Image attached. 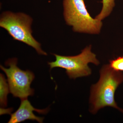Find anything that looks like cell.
<instances>
[{
	"label": "cell",
	"instance_id": "obj_2",
	"mask_svg": "<svg viewBox=\"0 0 123 123\" xmlns=\"http://www.w3.org/2000/svg\"><path fill=\"white\" fill-rule=\"evenodd\" d=\"M64 15L66 23L76 32L98 34L102 23L88 12L84 0H64Z\"/></svg>",
	"mask_w": 123,
	"mask_h": 123
},
{
	"label": "cell",
	"instance_id": "obj_6",
	"mask_svg": "<svg viewBox=\"0 0 123 123\" xmlns=\"http://www.w3.org/2000/svg\"><path fill=\"white\" fill-rule=\"evenodd\" d=\"M48 108L39 110L35 108L27 98L22 99L21 104L18 110L11 114L8 123H18L27 120H36L39 123H43V118L36 116L33 113L35 111L39 114H45L48 112Z\"/></svg>",
	"mask_w": 123,
	"mask_h": 123
},
{
	"label": "cell",
	"instance_id": "obj_9",
	"mask_svg": "<svg viewBox=\"0 0 123 123\" xmlns=\"http://www.w3.org/2000/svg\"><path fill=\"white\" fill-rule=\"evenodd\" d=\"M109 65L113 70L118 72H123V56H119L111 60Z\"/></svg>",
	"mask_w": 123,
	"mask_h": 123
},
{
	"label": "cell",
	"instance_id": "obj_1",
	"mask_svg": "<svg viewBox=\"0 0 123 123\" xmlns=\"http://www.w3.org/2000/svg\"><path fill=\"white\" fill-rule=\"evenodd\" d=\"M123 82V73L113 70L109 65H104L100 70V78L91 90L90 111L95 114L106 106L111 107L122 112L115 101V92Z\"/></svg>",
	"mask_w": 123,
	"mask_h": 123
},
{
	"label": "cell",
	"instance_id": "obj_4",
	"mask_svg": "<svg viewBox=\"0 0 123 123\" xmlns=\"http://www.w3.org/2000/svg\"><path fill=\"white\" fill-rule=\"evenodd\" d=\"M55 61L48 62L51 69L55 68L64 69L70 78L87 76L91 74V70L88 65L92 63L99 65L96 55L91 51V46L86 47L79 55L74 56H64L54 54Z\"/></svg>",
	"mask_w": 123,
	"mask_h": 123
},
{
	"label": "cell",
	"instance_id": "obj_10",
	"mask_svg": "<svg viewBox=\"0 0 123 123\" xmlns=\"http://www.w3.org/2000/svg\"><path fill=\"white\" fill-rule=\"evenodd\" d=\"M123 112V111H122V112Z\"/></svg>",
	"mask_w": 123,
	"mask_h": 123
},
{
	"label": "cell",
	"instance_id": "obj_8",
	"mask_svg": "<svg viewBox=\"0 0 123 123\" xmlns=\"http://www.w3.org/2000/svg\"><path fill=\"white\" fill-rule=\"evenodd\" d=\"M103 7L100 13L95 17L98 20H103L110 15L115 6V0H102Z\"/></svg>",
	"mask_w": 123,
	"mask_h": 123
},
{
	"label": "cell",
	"instance_id": "obj_3",
	"mask_svg": "<svg viewBox=\"0 0 123 123\" xmlns=\"http://www.w3.org/2000/svg\"><path fill=\"white\" fill-rule=\"evenodd\" d=\"M32 18L27 14L6 12L1 15L0 26L7 31L14 39L32 47L40 55H47L32 35Z\"/></svg>",
	"mask_w": 123,
	"mask_h": 123
},
{
	"label": "cell",
	"instance_id": "obj_7",
	"mask_svg": "<svg viewBox=\"0 0 123 123\" xmlns=\"http://www.w3.org/2000/svg\"><path fill=\"white\" fill-rule=\"evenodd\" d=\"M10 92L8 84L3 74L0 75V103L2 107L6 106L7 103V95Z\"/></svg>",
	"mask_w": 123,
	"mask_h": 123
},
{
	"label": "cell",
	"instance_id": "obj_5",
	"mask_svg": "<svg viewBox=\"0 0 123 123\" xmlns=\"http://www.w3.org/2000/svg\"><path fill=\"white\" fill-rule=\"evenodd\" d=\"M17 64V59H11L7 61L6 64L9 68L0 65V68L7 76L10 92L13 97L20 98L22 100L34 94V90L31 88L30 86L35 76L30 70L20 69Z\"/></svg>",
	"mask_w": 123,
	"mask_h": 123
}]
</instances>
